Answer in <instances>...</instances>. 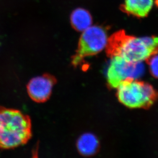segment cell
<instances>
[{"mask_svg": "<svg viewBox=\"0 0 158 158\" xmlns=\"http://www.w3.org/2000/svg\"><path fill=\"white\" fill-rule=\"evenodd\" d=\"M106 52L110 58L120 56L130 62H142L158 54V36L135 37L119 30L109 37Z\"/></svg>", "mask_w": 158, "mask_h": 158, "instance_id": "obj_1", "label": "cell"}, {"mask_svg": "<svg viewBox=\"0 0 158 158\" xmlns=\"http://www.w3.org/2000/svg\"><path fill=\"white\" fill-rule=\"evenodd\" d=\"M32 137L31 121L20 110L0 106V148L25 144Z\"/></svg>", "mask_w": 158, "mask_h": 158, "instance_id": "obj_2", "label": "cell"}, {"mask_svg": "<svg viewBox=\"0 0 158 158\" xmlns=\"http://www.w3.org/2000/svg\"><path fill=\"white\" fill-rule=\"evenodd\" d=\"M117 89L118 100L130 109H148L158 98V92L150 84L137 79H127Z\"/></svg>", "mask_w": 158, "mask_h": 158, "instance_id": "obj_3", "label": "cell"}, {"mask_svg": "<svg viewBox=\"0 0 158 158\" xmlns=\"http://www.w3.org/2000/svg\"><path fill=\"white\" fill-rule=\"evenodd\" d=\"M109 37L107 32L100 26H91L82 32L79 39L77 49L72 57L74 67L81 64L87 57L96 55L106 48Z\"/></svg>", "mask_w": 158, "mask_h": 158, "instance_id": "obj_4", "label": "cell"}, {"mask_svg": "<svg viewBox=\"0 0 158 158\" xmlns=\"http://www.w3.org/2000/svg\"><path fill=\"white\" fill-rule=\"evenodd\" d=\"M110 58L106 73L107 84L110 89H117L127 79H138L144 72V66L142 62H130L120 56Z\"/></svg>", "mask_w": 158, "mask_h": 158, "instance_id": "obj_5", "label": "cell"}, {"mask_svg": "<svg viewBox=\"0 0 158 158\" xmlns=\"http://www.w3.org/2000/svg\"><path fill=\"white\" fill-rule=\"evenodd\" d=\"M56 82V78L49 74L35 77L31 79L27 85L28 94L34 102H45L50 97L53 87Z\"/></svg>", "mask_w": 158, "mask_h": 158, "instance_id": "obj_6", "label": "cell"}, {"mask_svg": "<svg viewBox=\"0 0 158 158\" xmlns=\"http://www.w3.org/2000/svg\"><path fill=\"white\" fill-rule=\"evenodd\" d=\"M154 3V0H124L120 9L128 15L143 18L148 15Z\"/></svg>", "mask_w": 158, "mask_h": 158, "instance_id": "obj_7", "label": "cell"}, {"mask_svg": "<svg viewBox=\"0 0 158 158\" xmlns=\"http://www.w3.org/2000/svg\"><path fill=\"white\" fill-rule=\"evenodd\" d=\"M77 148L81 155L84 156H91L98 152L99 143L95 135L91 133H86L78 139Z\"/></svg>", "mask_w": 158, "mask_h": 158, "instance_id": "obj_8", "label": "cell"}, {"mask_svg": "<svg viewBox=\"0 0 158 158\" xmlns=\"http://www.w3.org/2000/svg\"><path fill=\"white\" fill-rule=\"evenodd\" d=\"M70 21L72 26L75 30L83 32L92 26V17L88 10L79 8L72 13Z\"/></svg>", "mask_w": 158, "mask_h": 158, "instance_id": "obj_9", "label": "cell"}, {"mask_svg": "<svg viewBox=\"0 0 158 158\" xmlns=\"http://www.w3.org/2000/svg\"><path fill=\"white\" fill-rule=\"evenodd\" d=\"M146 62L149 64V69L152 76L158 78V55H153L148 58Z\"/></svg>", "mask_w": 158, "mask_h": 158, "instance_id": "obj_10", "label": "cell"}]
</instances>
